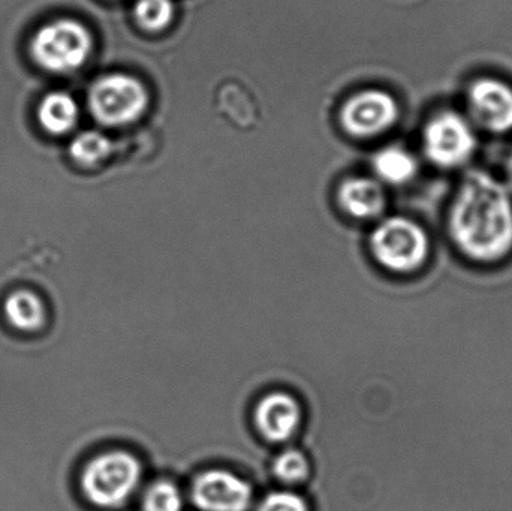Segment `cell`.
<instances>
[{"label":"cell","mask_w":512,"mask_h":511,"mask_svg":"<svg viewBox=\"0 0 512 511\" xmlns=\"http://www.w3.org/2000/svg\"><path fill=\"white\" fill-rule=\"evenodd\" d=\"M399 119V105L390 93L364 90L346 101L340 122L355 137H372L390 129Z\"/></svg>","instance_id":"cell-7"},{"label":"cell","mask_w":512,"mask_h":511,"mask_svg":"<svg viewBox=\"0 0 512 511\" xmlns=\"http://www.w3.org/2000/svg\"><path fill=\"white\" fill-rule=\"evenodd\" d=\"M135 20L149 32H159L171 23L174 17L173 0H138L135 3Z\"/></svg>","instance_id":"cell-16"},{"label":"cell","mask_w":512,"mask_h":511,"mask_svg":"<svg viewBox=\"0 0 512 511\" xmlns=\"http://www.w3.org/2000/svg\"><path fill=\"white\" fill-rule=\"evenodd\" d=\"M469 108L475 120L495 134L512 129V87L495 78H480L468 93Z\"/></svg>","instance_id":"cell-8"},{"label":"cell","mask_w":512,"mask_h":511,"mask_svg":"<svg viewBox=\"0 0 512 511\" xmlns=\"http://www.w3.org/2000/svg\"><path fill=\"white\" fill-rule=\"evenodd\" d=\"M141 467L128 453H105L93 459L83 473L84 495L104 509L122 506L140 482Z\"/></svg>","instance_id":"cell-3"},{"label":"cell","mask_w":512,"mask_h":511,"mask_svg":"<svg viewBox=\"0 0 512 511\" xmlns=\"http://www.w3.org/2000/svg\"><path fill=\"white\" fill-rule=\"evenodd\" d=\"M274 474L283 482H301L309 474V464H307L303 453L297 452V450H286L277 456L276 462H274Z\"/></svg>","instance_id":"cell-18"},{"label":"cell","mask_w":512,"mask_h":511,"mask_svg":"<svg viewBox=\"0 0 512 511\" xmlns=\"http://www.w3.org/2000/svg\"><path fill=\"white\" fill-rule=\"evenodd\" d=\"M93 50L89 30L74 20H57L42 26L30 42L33 59L42 69L66 74L81 68Z\"/></svg>","instance_id":"cell-2"},{"label":"cell","mask_w":512,"mask_h":511,"mask_svg":"<svg viewBox=\"0 0 512 511\" xmlns=\"http://www.w3.org/2000/svg\"><path fill=\"white\" fill-rule=\"evenodd\" d=\"M339 201L354 218H375L385 207L381 185L366 177H352L340 185Z\"/></svg>","instance_id":"cell-11"},{"label":"cell","mask_w":512,"mask_h":511,"mask_svg":"<svg viewBox=\"0 0 512 511\" xmlns=\"http://www.w3.org/2000/svg\"><path fill=\"white\" fill-rule=\"evenodd\" d=\"M149 104V93L137 78L128 74H110L90 87L89 107L98 122L122 126L143 116Z\"/></svg>","instance_id":"cell-4"},{"label":"cell","mask_w":512,"mask_h":511,"mask_svg":"<svg viewBox=\"0 0 512 511\" xmlns=\"http://www.w3.org/2000/svg\"><path fill=\"white\" fill-rule=\"evenodd\" d=\"M424 152L432 164L456 168L465 164L477 149V137L460 114L444 111L424 129Z\"/></svg>","instance_id":"cell-6"},{"label":"cell","mask_w":512,"mask_h":511,"mask_svg":"<svg viewBox=\"0 0 512 511\" xmlns=\"http://www.w3.org/2000/svg\"><path fill=\"white\" fill-rule=\"evenodd\" d=\"M192 498L204 511H246L252 491L248 483L227 471H209L198 477Z\"/></svg>","instance_id":"cell-9"},{"label":"cell","mask_w":512,"mask_h":511,"mask_svg":"<svg viewBox=\"0 0 512 511\" xmlns=\"http://www.w3.org/2000/svg\"><path fill=\"white\" fill-rule=\"evenodd\" d=\"M144 511H182L180 492L171 483H156L144 498Z\"/></svg>","instance_id":"cell-17"},{"label":"cell","mask_w":512,"mask_h":511,"mask_svg":"<svg viewBox=\"0 0 512 511\" xmlns=\"http://www.w3.org/2000/svg\"><path fill=\"white\" fill-rule=\"evenodd\" d=\"M111 147L113 144L110 138L105 137L101 132L86 131L72 140L69 153L77 164L95 167L110 156Z\"/></svg>","instance_id":"cell-15"},{"label":"cell","mask_w":512,"mask_h":511,"mask_svg":"<svg viewBox=\"0 0 512 511\" xmlns=\"http://www.w3.org/2000/svg\"><path fill=\"white\" fill-rule=\"evenodd\" d=\"M300 407L285 393H273L259 402L255 420L261 434L270 441H285L300 425Z\"/></svg>","instance_id":"cell-10"},{"label":"cell","mask_w":512,"mask_h":511,"mask_svg":"<svg viewBox=\"0 0 512 511\" xmlns=\"http://www.w3.org/2000/svg\"><path fill=\"white\" fill-rule=\"evenodd\" d=\"M5 314L15 329L33 332L45 321L44 303L32 291L18 290L5 302Z\"/></svg>","instance_id":"cell-14"},{"label":"cell","mask_w":512,"mask_h":511,"mask_svg":"<svg viewBox=\"0 0 512 511\" xmlns=\"http://www.w3.org/2000/svg\"><path fill=\"white\" fill-rule=\"evenodd\" d=\"M376 260L394 272L418 269L429 254L426 231L406 218H391L382 222L372 236Z\"/></svg>","instance_id":"cell-5"},{"label":"cell","mask_w":512,"mask_h":511,"mask_svg":"<svg viewBox=\"0 0 512 511\" xmlns=\"http://www.w3.org/2000/svg\"><path fill=\"white\" fill-rule=\"evenodd\" d=\"M373 168L384 182L403 185L411 182L418 171L417 159L402 147H385L373 158Z\"/></svg>","instance_id":"cell-13"},{"label":"cell","mask_w":512,"mask_h":511,"mask_svg":"<svg viewBox=\"0 0 512 511\" xmlns=\"http://www.w3.org/2000/svg\"><path fill=\"white\" fill-rule=\"evenodd\" d=\"M450 231L472 260H501L512 249V200L498 180L472 171L463 180L450 213Z\"/></svg>","instance_id":"cell-1"},{"label":"cell","mask_w":512,"mask_h":511,"mask_svg":"<svg viewBox=\"0 0 512 511\" xmlns=\"http://www.w3.org/2000/svg\"><path fill=\"white\" fill-rule=\"evenodd\" d=\"M258 511H307V506L298 495L277 492V494L268 495Z\"/></svg>","instance_id":"cell-19"},{"label":"cell","mask_w":512,"mask_h":511,"mask_svg":"<svg viewBox=\"0 0 512 511\" xmlns=\"http://www.w3.org/2000/svg\"><path fill=\"white\" fill-rule=\"evenodd\" d=\"M38 120L42 128L50 134H66L77 125V102L65 92L48 93L39 104Z\"/></svg>","instance_id":"cell-12"},{"label":"cell","mask_w":512,"mask_h":511,"mask_svg":"<svg viewBox=\"0 0 512 511\" xmlns=\"http://www.w3.org/2000/svg\"><path fill=\"white\" fill-rule=\"evenodd\" d=\"M507 174H508V180H510V183L512 186V153L510 155V158H508V162H507Z\"/></svg>","instance_id":"cell-20"}]
</instances>
